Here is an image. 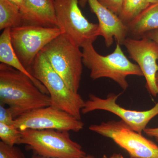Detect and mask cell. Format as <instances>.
<instances>
[{"mask_svg":"<svg viewBox=\"0 0 158 158\" xmlns=\"http://www.w3.org/2000/svg\"><path fill=\"white\" fill-rule=\"evenodd\" d=\"M121 93H110L105 98L90 94L89 99L85 102L81 113L87 114L97 110H105L121 118L132 129L142 134L147 125L153 118L158 115V102L152 109L145 111H136L125 109L116 102Z\"/></svg>","mask_w":158,"mask_h":158,"instance_id":"cell-10","label":"cell"},{"mask_svg":"<svg viewBox=\"0 0 158 158\" xmlns=\"http://www.w3.org/2000/svg\"><path fill=\"white\" fill-rule=\"evenodd\" d=\"M20 131L26 129H54L77 132L84 123L70 114L50 106L31 110L14 119L12 126Z\"/></svg>","mask_w":158,"mask_h":158,"instance_id":"cell-9","label":"cell"},{"mask_svg":"<svg viewBox=\"0 0 158 158\" xmlns=\"http://www.w3.org/2000/svg\"><path fill=\"white\" fill-rule=\"evenodd\" d=\"M18 144H25L44 158H84L87 155L73 141L68 131L26 129L21 131Z\"/></svg>","mask_w":158,"mask_h":158,"instance_id":"cell-4","label":"cell"},{"mask_svg":"<svg viewBox=\"0 0 158 158\" xmlns=\"http://www.w3.org/2000/svg\"><path fill=\"white\" fill-rule=\"evenodd\" d=\"M127 25L128 34L139 38L158 29V4L150 5Z\"/></svg>","mask_w":158,"mask_h":158,"instance_id":"cell-15","label":"cell"},{"mask_svg":"<svg viewBox=\"0 0 158 158\" xmlns=\"http://www.w3.org/2000/svg\"><path fill=\"white\" fill-rule=\"evenodd\" d=\"M23 25L22 15L18 6L9 0H0V30Z\"/></svg>","mask_w":158,"mask_h":158,"instance_id":"cell-16","label":"cell"},{"mask_svg":"<svg viewBox=\"0 0 158 158\" xmlns=\"http://www.w3.org/2000/svg\"><path fill=\"white\" fill-rule=\"evenodd\" d=\"M156 83L157 86L158 88V72L156 74Z\"/></svg>","mask_w":158,"mask_h":158,"instance_id":"cell-27","label":"cell"},{"mask_svg":"<svg viewBox=\"0 0 158 158\" xmlns=\"http://www.w3.org/2000/svg\"><path fill=\"white\" fill-rule=\"evenodd\" d=\"M11 28L4 30L0 36V62L21 72L30 78L43 93L48 94L46 88L36 78L34 77L20 61L15 52L11 44Z\"/></svg>","mask_w":158,"mask_h":158,"instance_id":"cell-14","label":"cell"},{"mask_svg":"<svg viewBox=\"0 0 158 158\" xmlns=\"http://www.w3.org/2000/svg\"><path fill=\"white\" fill-rule=\"evenodd\" d=\"M123 45L130 58L137 62L146 80V88L152 96L158 94L156 77L158 72V44L144 36L139 39L127 37Z\"/></svg>","mask_w":158,"mask_h":158,"instance_id":"cell-11","label":"cell"},{"mask_svg":"<svg viewBox=\"0 0 158 158\" xmlns=\"http://www.w3.org/2000/svg\"><path fill=\"white\" fill-rule=\"evenodd\" d=\"M144 36H146L150 39L152 40L158 44V29L150 31L145 34Z\"/></svg>","mask_w":158,"mask_h":158,"instance_id":"cell-23","label":"cell"},{"mask_svg":"<svg viewBox=\"0 0 158 158\" xmlns=\"http://www.w3.org/2000/svg\"><path fill=\"white\" fill-rule=\"evenodd\" d=\"M80 48L62 34L41 50L55 71L75 93L78 92L83 73V54Z\"/></svg>","mask_w":158,"mask_h":158,"instance_id":"cell-5","label":"cell"},{"mask_svg":"<svg viewBox=\"0 0 158 158\" xmlns=\"http://www.w3.org/2000/svg\"><path fill=\"white\" fill-rule=\"evenodd\" d=\"M20 11L23 25L58 27L53 0H24Z\"/></svg>","mask_w":158,"mask_h":158,"instance_id":"cell-13","label":"cell"},{"mask_svg":"<svg viewBox=\"0 0 158 158\" xmlns=\"http://www.w3.org/2000/svg\"><path fill=\"white\" fill-rule=\"evenodd\" d=\"M79 0H53L58 27L74 44L83 48L100 36L98 24L90 22L79 7Z\"/></svg>","mask_w":158,"mask_h":158,"instance_id":"cell-6","label":"cell"},{"mask_svg":"<svg viewBox=\"0 0 158 158\" xmlns=\"http://www.w3.org/2000/svg\"><path fill=\"white\" fill-rule=\"evenodd\" d=\"M0 101L7 105L15 118L24 113L51 106L50 97L30 78L11 66L0 64Z\"/></svg>","mask_w":158,"mask_h":158,"instance_id":"cell-1","label":"cell"},{"mask_svg":"<svg viewBox=\"0 0 158 158\" xmlns=\"http://www.w3.org/2000/svg\"><path fill=\"white\" fill-rule=\"evenodd\" d=\"M9 1L19 7L20 9L22 7L23 4L24 0H9Z\"/></svg>","mask_w":158,"mask_h":158,"instance_id":"cell-24","label":"cell"},{"mask_svg":"<svg viewBox=\"0 0 158 158\" xmlns=\"http://www.w3.org/2000/svg\"><path fill=\"white\" fill-rule=\"evenodd\" d=\"M30 72L46 88L50 97L51 106L81 120L85 101L78 93L73 92L68 88L41 51L34 59Z\"/></svg>","mask_w":158,"mask_h":158,"instance_id":"cell-3","label":"cell"},{"mask_svg":"<svg viewBox=\"0 0 158 158\" xmlns=\"http://www.w3.org/2000/svg\"><path fill=\"white\" fill-rule=\"evenodd\" d=\"M102 5L118 16L121 11L123 0H98Z\"/></svg>","mask_w":158,"mask_h":158,"instance_id":"cell-20","label":"cell"},{"mask_svg":"<svg viewBox=\"0 0 158 158\" xmlns=\"http://www.w3.org/2000/svg\"><path fill=\"white\" fill-rule=\"evenodd\" d=\"M84 158H95L93 156L91 155H87Z\"/></svg>","mask_w":158,"mask_h":158,"instance_id":"cell-28","label":"cell"},{"mask_svg":"<svg viewBox=\"0 0 158 158\" xmlns=\"http://www.w3.org/2000/svg\"><path fill=\"white\" fill-rule=\"evenodd\" d=\"M148 5L158 4V0H147Z\"/></svg>","mask_w":158,"mask_h":158,"instance_id":"cell-26","label":"cell"},{"mask_svg":"<svg viewBox=\"0 0 158 158\" xmlns=\"http://www.w3.org/2000/svg\"><path fill=\"white\" fill-rule=\"evenodd\" d=\"M0 158H25L19 148L0 141Z\"/></svg>","mask_w":158,"mask_h":158,"instance_id":"cell-19","label":"cell"},{"mask_svg":"<svg viewBox=\"0 0 158 158\" xmlns=\"http://www.w3.org/2000/svg\"><path fill=\"white\" fill-rule=\"evenodd\" d=\"M62 34L63 31L58 27L23 25L11 29V42L20 61L30 72L37 54L49 43Z\"/></svg>","mask_w":158,"mask_h":158,"instance_id":"cell-8","label":"cell"},{"mask_svg":"<svg viewBox=\"0 0 158 158\" xmlns=\"http://www.w3.org/2000/svg\"><path fill=\"white\" fill-rule=\"evenodd\" d=\"M22 136L20 130L11 126L7 125L0 123V138L1 141L10 145L14 146Z\"/></svg>","mask_w":158,"mask_h":158,"instance_id":"cell-18","label":"cell"},{"mask_svg":"<svg viewBox=\"0 0 158 158\" xmlns=\"http://www.w3.org/2000/svg\"><path fill=\"white\" fill-rule=\"evenodd\" d=\"M89 129L112 139L125 150L131 158H158V146L132 129L123 120L91 125Z\"/></svg>","mask_w":158,"mask_h":158,"instance_id":"cell-7","label":"cell"},{"mask_svg":"<svg viewBox=\"0 0 158 158\" xmlns=\"http://www.w3.org/2000/svg\"><path fill=\"white\" fill-rule=\"evenodd\" d=\"M149 6L147 0H123L118 17L127 25Z\"/></svg>","mask_w":158,"mask_h":158,"instance_id":"cell-17","label":"cell"},{"mask_svg":"<svg viewBox=\"0 0 158 158\" xmlns=\"http://www.w3.org/2000/svg\"><path fill=\"white\" fill-rule=\"evenodd\" d=\"M143 132L148 137L154 138L158 143V127L146 128Z\"/></svg>","mask_w":158,"mask_h":158,"instance_id":"cell-22","label":"cell"},{"mask_svg":"<svg viewBox=\"0 0 158 158\" xmlns=\"http://www.w3.org/2000/svg\"><path fill=\"white\" fill-rule=\"evenodd\" d=\"M79 5L84 7L88 2L91 11L96 15L99 22L100 36L104 39L107 48L112 45L114 38L117 44L123 45L128 34L127 26L115 14L102 5L98 0H80Z\"/></svg>","mask_w":158,"mask_h":158,"instance_id":"cell-12","label":"cell"},{"mask_svg":"<svg viewBox=\"0 0 158 158\" xmlns=\"http://www.w3.org/2000/svg\"><path fill=\"white\" fill-rule=\"evenodd\" d=\"M15 118L9 108H6L4 105H0V123L11 126L14 123Z\"/></svg>","mask_w":158,"mask_h":158,"instance_id":"cell-21","label":"cell"},{"mask_svg":"<svg viewBox=\"0 0 158 158\" xmlns=\"http://www.w3.org/2000/svg\"><path fill=\"white\" fill-rule=\"evenodd\" d=\"M82 54L83 64L90 69L92 80L108 78L126 90L129 87L127 76H143L139 66L128 59L118 44L113 52L107 56L98 54L93 44L84 47Z\"/></svg>","mask_w":158,"mask_h":158,"instance_id":"cell-2","label":"cell"},{"mask_svg":"<svg viewBox=\"0 0 158 158\" xmlns=\"http://www.w3.org/2000/svg\"><path fill=\"white\" fill-rule=\"evenodd\" d=\"M102 158H125L122 155L120 154L115 153L113 154L112 156H110L107 157L106 156L104 155L103 156Z\"/></svg>","mask_w":158,"mask_h":158,"instance_id":"cell-25","label":"cell"}]
</instances>
